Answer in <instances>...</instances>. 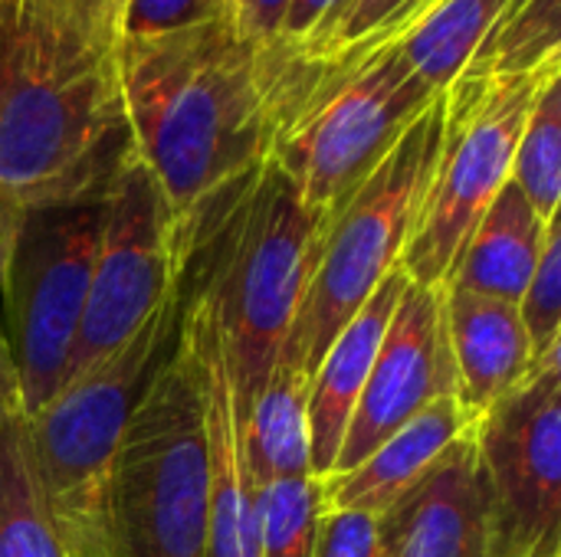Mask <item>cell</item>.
Instances as JSON below:
<instances>
[{
    "instance_id": "obj_18",
    "label": "cell",
    "mask_w": 561,
    "mask_h": 557,
    "mask_svg": "<svg viewBox=\"0 0 561 557\" xmlns=\"http://www.w3.org/2000/svg\"><path fill=\"white\" fill-rule=\"evenodd\" d=\"M552 223H546L523 197V190L510 181L473 227L444 289L477 292L519 305L539 266L546 233Z\"/></svg>"
},
{
    "instance_id": "obj_7",
    "label": "cell",
    "mask_w": 561,
    "mask_h": 557,
    "mask_svg": "<svg viewBox=\"0 0 561 557\" xmlns=\"http://www.w3.org/2000/svg\"><path fill=\"white\" fill-rule=\"evenodd\" d=\"M207 427L194 355L184 341L135 407L105 486L108 557H204Z\"/></svg>"
},
{
    "instance_id": "obj_21",
    "label": "cell",
    "mask_w": 561,
    "mask_h": 557,
    "mask_svg": "<svg viewBox=\"0 0 561 557\" xmlns=\"http://www.w3.org/2000/svg\"><path fill=\"white\" fill-rule=\"evenodd\" d=\"M506 3L510 0H444L398 46L434 92H447L496 26Z\"/></svg>"
},
{
    "instance_id": "obj_25",
    "label": "cell",
    "mask_w": 561,
    "mask_h": 557,
    "mask_svg": "<svg viewBox=\"0 0 561 557\" xmlns=\"http://www.w3.org/2000/svg\"><path fill=\"white\" fill-rule=\"evenodd\" d=\"M519 318L533 348V361L561 345V233L559 220L546 233L539 266L519 299Z\"/></svg>"
},
{
    "instance_id": "obj_14",
    "label": "cell",
    "mask_w": 561,
    "mask_h": 557,
    "mask_svg": "<svg viewBox=\"0 0 561 557\" xmlns=\"http://www.w3.org/2000/svg\"><path fill=\"white\" fill-rule=\"evenodd\" d=\"M378 557H503L473 427L378 515Z\"/></svg>"
},
{
    "instance_id": "obj_15",
    "label": "cell",
    "mask_w": 561,
    "mask_h": 557,
    "mask_svg": "<svg viewBox=\"0 0 561 557\" xmlns=\"http://www.w3.org/2000/svg\"><path fill=\"white\" fill-rule=\"evenodd\" d=\"M408 286L404 269L398 266L355 312V318L335 335L322 355L316 374L309 378V456L312 476L325 479L339 460L348 420L365 391L378 348L385 341L394 305Z\"/></svg>"
},
{
    "instance_id": "obj_34",
    "label": "cell",
    "mask_w": 561,
    "mask_h": 557,
    "mask_svg": "<svg viewBox=\"0 0 561 557\" xmlns=\"http://www.w3.org/2000/svg\"><path fill=\"white\" fill-rule=\"evenodd\" d=\"M523 3H529V0H510V3H506V10H503V16H510V13H516V10H519Z\"/></svg>"
},
{
    "instance_id": "obj_10",
    "label": "cell",
    "mask_w": 561,
    "mask_h": 557,
    "mask_svg": "<svg viewBox=\"0 0 561 557\" xmlns=\"http://www.w3.org/2000/svg\"><path fill=\"white\" fill-rule=\"evenodd\" d=\"M473 433L503 557H559L561 345L533 361Z\"/></svg>"
},
{
    "instance_id": "obj_22",
    "label": "cell",
    "mask_w": 561,
    "mask_h": 557,
    "mask_svg": "<svg viewBox=\"0 0 561 557\" xmlns=\"http://www.w3.org/2000/svg\"><path fill=\"white\" fill-rule=\"evenodd\" d=\"M561 59V0H529L500 16L463 76H519Z\"/></svg>"
},
{
    "instance_id": "obj_19",
    "label": "cell",
    "mask_w": 561,
    "mask_h": 557,
    "mask_svg": "<svg viewBox=\"0 0 561 557\" xmlns=\"http://www.w3.org/2000/svg\"><path fill=\"white\" fill-rule=\"evenodd\" d=\"M240 450L250 483L312 476L309 378L276 361L253 407L240 420Z\"/></svg>"
},
{
    "instance_id": "obj_26",
    "label": "cell",
    "mask_w": 561,
    "mask_h": 557,
    "mask_svg": "<svg viewBox=\"0 0 561 557\" xmlns=\"http://www.w3.org/2000/svg\"><path fill=\"white\" fill-rule=\"evenodd\" d=\"M401 3H408V0H339L302 43H296V46L283 43V46L296 59H306V62L329 59L339 49H345L355 39H362L365 33H371L375 26H381Z\"/></svg>"
},
{
    "instance_id": "obj_23",
    "label": "cell",
    "mask_w": 561,
    "mask_h": 557,
    "mask_svg": "<svg viewBox=\"0 0 561 557\" xmlns=\"http://www.w3.org/2000/svg\"><path fill=\"white\" fill-rule=\"evenodd\" d=\"M322 509L319 476L253 483L260 557H312Z\"/></svg>"
},
{
    "instance_id": "obj_4",
    "label": "cell",
    "mask_w": 561,
    "mask_h": 557,
    "mask_svg": "<svg viewBox=\"0 0 561 557\" xmlns=\"http://www.w3.org/2000/svg\"><path fill=\"white\" fill-rule=\"evenodd\" d=\"M181 328L184 299L174 276L168 299L122 348L66 381L33 417H26L39 489L66 557H108V466L135 407L174 355Z\"/></svg>"
},
{
    "instance_id": "obj_13",
    "label": "cell",
    "mask_w": 561,
    "mask_h": 557,
    "mask_svg": "<svg viewBox=\"0 0 561 557\" xmlns=\"http://www.w3.org/2000/svg\"><path fill=\"white\" fill-rule=\"evenodd\" d=\"M178 286L184 299V341L194 355L201 394H204V427H207V545L204 557H260L253 483L243 466L240 420L233 410V391L227 378L220 328L210 302L181 276Z\"/></svg>"
},
{
    "instance_id": "obj_3",
    "label": "cell",
    "mask_w": 561,
    "mask_h": 557,
    "mask_svg": "<svg viewBox=\"0 0 561 557\" xmlns=\"http://www.w3.org/2000/svg\"><path fill=\"white\" fill-rule=\"evenodd\" d=\"M131 158L115 49L0 0V200L23 213L95 197Z\"/></svg>"
},
{
    "instance_id": "obj_1",
    "label": "cell",
    "mask_w": 561,
    "mask_h": 557,
    "mask_svg": "<svg viewBox=\"0 0 561 557\" xmlns=\"http://www.w3.org/2000/svg\"><path fill=\"white\" fill-rule=\"evenodd\" d=\"M138 161L174 213L260 164L276 138V43L247 39L233 16L115 43Z\"/></svg>"
},
{
    "instance_id": "obj_2",
    "label": "cell",
    "mask_w": 561,
    "mask_h": 557,
    "mask_svg": "<svg viewBox=\"0 0 561 557\" xmlns=\"http://www.w3.org/2000/svg\"><path fill=\"white\" fill-rule=\"evenodd\" d=\"M325 220L270 154L174 213L178 269L217 315L237 420L283 355Z\"/></svg>"
},
{
    "instance_id": "obj_6",
    "label": "cell",
    "mask_w": 561,
    "mask_h": 557,
    "mask_svg": "<svg viewBox=\"0 0 561 557\" xmlns=\"http://www.w3.org/2000/svg\"><path fill=\"white\" fill-rule=\"evenodd\" d=\"M447 92H440L325 220L319 256L299 299L279 361L306 378L316 374L335 335L368 295L401 266L417 230L444 144Z\"/></svg>"
},
{
    "instance_id": "obj_32",
    "label": "cell",
    "mask_w": 561,
    "mask_h": 557,
    "mask_svg": "<svg viewBox=\"0 0 561 557\" xmlns=\"http://www.w3.org/2000/svg\"><path fill=\"white\" fill-rule=\"evenodd\" d=\"M3 407H20V387H16V374H13L7 345L0 338V410Z\"/></svg>"
},
{
    "instance_id": "obj_27",
    "label": "cell",
    "mask_w": 561,
    "mask_h": 557,
    "mask_svg": "<svg viewBox=\"0 0 561 557\" xmlns=\"http://www.w3.org/2000/svg\"><path fill=\"white\" fill-rule=\"evenodd\" d=\"M233 16V0H128L118 26L122 39H151Z\"/></svg>"
},
{
    "instance_id": "obj_29",
    "label": "cell",
    "mask_w": 561,
    "mask_h": 557,
    "mask_svg": "<svg viewBox=\"0 0 561 557\" xmlns=\"http://www.w3.org/2000/svg\"><path fill=\"white\" fill-rule=\"evenodd\" d=\"M312 557H378V515L322 509Z\"/></svg>"
},
{
    "instance_id": "obj_30",
    "label": "cell",
    "mask_w": 561,
    "mask_h": 557,
    "mask_svg": "<svg viewBox=\"0 0 561 557\" xmlns=\"http://www.w3.org/2000/svg\"><path fill=\"white\" fill-rule=\"evenodd\" d=\"M286 10H289V0H233V26L247 39L270 46L279 36Z\"/></svg>"
},
{
    "instance_id": "obj_16",
    "label": "cell",
    "mask_w": 561,
    "mask_h": 557,
    "mask_svg": "<svg viewBox=\"0 0 561 557\" xmlns=\"http://www.w3.org/2000/svg\"><path fill=\"white\" fill-rule=\"evenodd\" d=\"M447 345L457 368V401L480 420L503 401L533 368V348L519 318V305L444 289Z\"/></svg>"
},
{
    "instance_id": "obj_8",
    "label": "cell",
    "mask_w": 561,
    "mask_h": 557,
    "mask_svg": "<svg viewBox=\"0 0 561 557\" xmlns=\"http://www.w3.org/2000/svg\"><path fill=\"white\" fill-rule=\"evenodd\" d=\"M561 59L519 76H460L447 89L444 144L417 230L401 256L414 286L444 289L473 227L510 184L523 125Z\"/></svg>"
},
{
    "instance_id": "obj_20",
    "label": "cell",
    "mask_w": 561,
    "mask_h": 557,
    "mask_svg": "<svg viewBox=\"0 0 561 557\" xmlns=\"http://www.w3.org/2000/svg\"><path fill=\"white\" fill-rule=\"evenodd\" d=\"M0 557H66L39 489L23 407L0 410Z\"/></svg>"
},
{
    "instance_id": "obj_11",
    "label": "cell",
    "mask_w": 561,
    "mask_h": 557,
    "mask_svg": "<svg viewBox=\"0 0 561 557\" xmlns=\"http://www.w3.org/2000/svg\"><path fill=\"white\" fill-rule=\"evenodd\" d=\"M174 276V210L135 154L105 200L89 295L62 384L122 348L168 299Z\"/></svg>"
},
{
    "instance_id": "obj_28",
    "label": "cell",
    "mask_w": 561,
    "mask_h": 557,
    "mask_svg": "<svg viewBox=\"0 0 561 557\" xmlns=\"http://www.w3.org/2000/svg\"><path fill=\"white\" fill-rule=\"evenodd\" d=\"M23 3L72 39L95 49H115L128 0H23Z\"/></svg>"
},
{
    "instance_id": "obj_24",
    "label": "cell",
    "mask_w": 561,
    "mask_h": 557,
    "mask_svg": "<svg viewBox=\"0 0 561 557\" xmlns=\"http://www.w3.org/2000/svg\"><path fill=\"white\" fill-rule=\"evenodd\" d=\"M549 79L523 125L510 181L523 190L533 210L552 223L559 220L561 200V89Z\"/></svg>"
},
{
    "instance_id": "obj_9",
    "label": "cell",
    "mask_w": 561,
    "mask_h": 557,
    "mask_svg": "<svg viewBox=\"0 0 561 557\" xmlns=\"http://www.w3.org/2000/svg\"><path fill=\"white\" fill-rule=\"evenodd\" d=\"M108 190L33 207L16 220L0 289V338L26 417L62 387L89 295Z\"/></svg>"
},
{
    "instance_id": "obj_5",
    "label": "cell",
    "mask_w": 561,
    "mask_h": 557,
    "mask_svg": "<svg viewBox=\"0 0 561 557\" xmlns=\"http://www.w3.org/2000/svg\"><path fill=\"white\" fill-rule=\"evenodd\" d=\"M279 53V115L270 158L299 197L332 217L408 125L440 95L404 59L401 46L339 66L312 69Z\"/></svg>"
},
{
    "instance_id": "obj_12",
    "label": "cell",
    "mask_w": 561,
    "mask_h": 557,
    "mask_svg": "<svg viewBox=\"0 0 561 557\" xmlns=\"http://www.w3.org/2000/svg\"><path fill=\"white\" fill-rule=\"evenodd\" d=\"M437 397H457V368L444 322V289L414 286L408 279L332 473H348L358 466Z\"/></svg>"
},
{
    "instance_id": "obj_33",
    "label": "cell",
    "mask_w": 561,
    "mask_h": 557,
    "mask_svg": "<svg viewBox=\"0 0 561 557\" xmlns=\"http://www.w3.org/2000/svg\"><path fill=\"white\" fill-rule=\"evenodd\" d=\"M16 220H20V213H13V210L0 200V289H3V272H7V259H10V246H13Z\"/></svg>"
},
{
    "instance_id": "obj_31",
    "label": "cell",
    "mask_w": 561,
    "mask_h": 557,
    "mask_svg": "<svg viewBox=\"0 0 561 557\" xmlns=\"http://www.w3.org/2000/svg\"><path fill=\"white\" fill-rule=\"evenodd\" d=\"M332 3L335 0H289V10L283 16V26H279V36L276 39L286 43V46L302 43L322 23V16L332 10Z\"/></svg>"
},
{
    "instance_id": "obj_17",
    "label": "cell",
    "mask_w": 561,
    "mask_h": 557,
    "mask_svg": "<svg viewBox=\"0 0 561 557\" xmlns=\"http://www.w3.org/2000/svg\"><path fill=\"white\" fill-rule=\"evenodd\" d=\"M473 427V417L457 397H437L394 437H388L371 456H365L348 473H332L322 479L325 509H355L381 515L408 489H414L427 469L444 456V450Z\"/></svg>"
}]
</instances>
